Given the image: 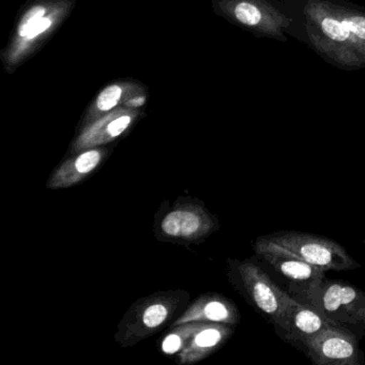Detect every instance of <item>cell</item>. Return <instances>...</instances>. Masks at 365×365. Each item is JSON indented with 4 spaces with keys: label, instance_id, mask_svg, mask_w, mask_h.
Segmentation results:
<instances>
[{
    "label": "cell",
    "instance_id": "cell-1",
    "mask_svg": "<svg viewBox=\"0 0 365 365\" xmlns=\"http://www.w3.org/2000/svg\"><path fill=\"white\" fill-rule=\"evenodd\" d=\"M313 307L335 328L360 341L365 334V292L349 283L324 279L309 296Z\"/></svg>",
    "mask_w": 365,
    "mask_h": 365
},
{
    "label": "cell",
    "instance_id": "cell-2",
    "mask_svg": "<svg viewBox=\"0 0 365 365\" xmlns=\"http://www.w3.org/2000/svg\"><path fill=\"white\" fill-rule=\"evenodd\" d=\"M230 281L245 300L279 331L296 299L281 289L257 264L230 262Z\"/></svg>",
    "mask_w": 365,
    "mask_h": 365
},
{
    "label": "cell",
    "instance_id": "cell-3",
    "mask_svg": "<svg viewBox=\"0 0 365 365\" xmlns=\"http://www.w3.org/2000/svg\"><path fill=\"white\" fill-rule=\"evenodd\" d=\"M262 238L288 250L324 272H343L360 267L339 243L322 236L307 232H279L262 236Z\"/></svg>",
    "mask_w": 365,
    "mask_h": 365
},
{
    "label": "cell",
    "instance_id": "cell-4",
    "mask_svg": "<svg viewBox=\"0 0 365 365\" xmlns=\"http://www.w3.org/2000/svg\"><path fill=\"white\" fill-rule=\"evenodd\" d=\"M254 249L258 257L287 284L290 296L299 302L307 304L312 292L326 279L324 271L262 237L257 239Z\"/></svg>",
    "mask_w": 365,
    "mask_h": 365
},
{
    "label": "cell",
    "instance_id": "cell-5",
    "mask_svg": "<svg viewBox=\"0 0 365 365\" xmlns=\"http://www.w3.org/2000/svg\"><path fill=\"white\" fill-rule=\"evenodd\" d=\"M358 343L356 336L330 324L309 341L303 351L318 365H360L364 358Z\"/></svg>",
    "mask_w": 365,
    "mask_h": 365
},
{
    "label": "cell",
    "instance_id": "cell-6",
    "mask_svg": "<svg viewBox=\"0 0 365 365\" xmlns=\"http://www.w3.org/2000/svg\"><path fill=\"white\" fill-rule=\"evenodd\" d=\"M179 301L178 296L153 297L145 304L140 305L138 311L128 322L123 320V341L128 344L131 341L135 343L143 337L157 332L172 317L178 307Z\"/></svg>",
    "mask_w": 365,
    "mask_h": 365
},
{
    "label": "cell",
    "instance_id": "cell-7",
    "mask_svg": "<svg viewBox=\"0 0 365 365\" xmlns=\"http://www.w3.org/2000/svg\"><path fill=\"white\" fill-rule=\"evenodd\" d=\"M329 326L330 324L313 307L294 300L286 315L283 327L277 332L288 343L304 348Z\"/></svg>",
    "mask_w": 365,
    "mask_h": 365
},
{
    "label": "cell",
    "instance_id": "cell-8",
    "mask_svg": "<svg viewBox=\"0 0 365 365\" xmlns=\"http://www.w3.org/2000/svg\"><path fill=\"white\" fill-rule=\"evenodd\" d=\"M238 309L232 301L222 296H207L190 307L175 324L179 326L189 322L235 324L238 322Z\"/></svg>",
    "mask_w": 365,
    "mask_h": 365
},
{
    "label": "cell",
    "instance_id": "cell-9",
    "mask_svg": "<svg viewBox=\"0 0 365 365\" xmlns=\"http://www.w3.org/2000/svg\"><path fill=\"white\" fill-rule=\"evenodd\" d=\"M232 333L228 324L202 322L180 352L181 363H194L212 354Z\"/></svg>",
    "mask_w": 365,
    "mask_h": 365
},
{
    "label": "cell",
    "instance_id": "cell-10",
    "mask_svg": "<svg viewBox=\"0 0 365 365\" xmlns=\"http://www.w3.org/2000/svg\"><path fill=\"white\" fill-rule=\"evenodd\" d=\"M212 223L205 212L194 209H177L164 217L161 230L173 238H193L204 236L210 230Z\"/></svg>",
    "mask_w": 365,
    "mask_h": 365
},
{
    "label": "cell",
    "instance_id": "cell-11",
    "mask_svg": "<svg viewBox=\"0 0 365 365\" xmlns=\"http://www.w3.org/2000/svg\"><path fill=\"white\" fill-rule=\"evenodd\" d=\"M103 153L99 149H91L69 160L51 177L48 183L50 189L72 187L86 178L101 163Z\"/></svg>",
    "mask_w": 365,
    "mask_h": 365
},
{
    "label": "cell",
    "instance_id": "cell-12",
    "mask_svg": "<svg viewBox=\"0 0 365 365\" xmlns=\"http://www.w3.org/2000/svg\"><path fill=\"white\" fill-rule=\"evenodd\" d=\"M322 29L327 37L335 42H345L350 38L365 40V18L350 16L339 21L334 18H324Z\"/></svg>",
    "mask_w": 365,
    "mask_h": 365
},
{
    "label": "cell",
    "instance_id": "cell-13",
    "mask_svg": "<svg viewBox=\"0 0 365 365\" xmlns=\"http://www.w3.org/2000/svg\"><path fill=\"white\" fill-rule=\"evenodd\" d=\"M202 322H189L179 324V328L174 332L164 337L161 344V349L164 354H175L182 351L183 348L189 343L192 335L197 330Z\"/></svg>",
    "mask_w": 365,
    "mask_h": 365
},
{
    "label": "cell",
    "instance_id": "cell-14",
    "mask_svg": "<svg viewBox=\"0 0 365 365\" xmlns=\"http://www.w3.org/2000/svg\"><path fill=\"white\" fill-rule=\"evenodd\" d=\"M237 20L247 26H256L262 21L259 9L253 4L240 3L235 8Z\"/></svg>",
    "mask_w": 365,
    "mask_h": 365
},
{
    "label": "cell",
    "instance_id": "cell-15",
    "mask_svg": "<svg viewBox=\"0 0 365 365\" xmlns=\"http://www.w3.org/2000/svg\"><path fill=\"white\" fill-rule=\"evenodd\" d=\"M121 89L118 86H110L104 89L98 98L97 106L102 112L112 110L120 99Z\"/></svg>",
    "mask_w": 365,
    "mask_h": 365
},
{
    "label": "cell",
    "instance_id": "cell-16",
    "mask_svg": "<svg viewBox=\"0 0 365 365\" xmlns=\"http://www.w3.org/2000/svg\"><path fill=\"white\" fill-rule=\"evenodd\" d=\"M44 14H46V9L42 7L34 8L31 12H29L25 16L24 22L21 24L20 31H19L21 37L26 38L31 25L43 18Z\"/></svg>",
    "mask_w": 365,
    "mask_h": 365
},
{
    "label": "cell",
    "instance_id": "cell-17",
    "mask_svg": "<svg viewBox=\"0 0 365 365\" xmlns=\"http://www.w3.org/2000/svg\"><path fill=\"white\" fill-rule=\"evenodd\" d=\"M130 123H131V117L127 116V115L118 117V118L108 123V136H110V138H115L120 135L129 127Z\"/></svg>",
    "mask_w": 365,
    "mask_h": 365
},
{
    "label": "cell",
    "instance_id": "cell-18",
    "mask_svg": "<svg viewBox=\"0 0 365 365\" xmlns=\"http://www.w3.org/2000/svg\"><path fill=\"white\" fill-rule=\"evenodd\" d=\"M51 25H52V21L48 18H42L40 19L37 22L34 23L31 25V29H29V35H27V39H34V38L39 36L40 34L44 33V31H48L50 29Z\"/></svg>",
    "mask_w": 365,
    "mask_h": 365
},
{
    "label": "cell",
    "instance_id": "cell-19",
    "mask_svg": "<svg viewBox=\"0 0 365 365\" xmlns=\"http://www.w3.org/2000/svg\"><path fill=\"white\" fill-rule=\"evenodd\" d=\"M143 102H144V100H133V101L130 102V104H132V106H142Z\"/></svg>",
    "mask_w": 365,
    "mask_h": 365
},
{
    "label": "cell",
    "instance_id": "cell-20",
    "mask_svg": "<svg viewBox=\"0 0 365 365\" xmlns=\"http://www.w3.org/2000/svg\"><path fill=\"white\" fill-rule=\"evenodd\" d=\"M364 245H365V240H364Z\"/></svg>",
    "mask_w": 365,
    "mask_h": 365
}]
</instances>
